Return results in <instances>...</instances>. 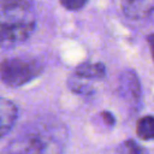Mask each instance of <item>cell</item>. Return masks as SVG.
I'll list each match as a JSON object with an SVG mask.
<instances>
[{"mask_svg":"<svg viewBox=\"0 0 154 154\" xmlns=\"http://www.w3.org/2000/svg\"><path fill=\"white\" fill-rule=\"evenodd\" d=\"M123 13L131 19H144L154 11V0H120Z\"/></svg>","mask_w":154,"mask_h":154,"instance_id":"4","label":"cell"},{"mask_svg":"<svg viewBox=\"0 0 154 154\" xmlns=\"http://www.w3.org/2000/svg\"><path fill=\"white\" fill-rule=\"evenodd\" d=\"M18 108L8 99L0 97V138L6 136L16 124Z\"/></svg>","mask_w":154,"mask_h":154,"instance_id":"5","label":"cell"},{"mask_svg":"<svg viewBox=\"0 0 154 154\" xmlns=\"http://www.w3.org/2000/svg\"><path fill=\"white\" fill-rule=\"evenodd\" d=\"M59 1L66 10L77 11V10H81L82 7H84L88 0H59Z\"/></svg>","mask_w":154,"mask_h":154,"instance_id":"8","label":"cell"},{"mask_svg":"<svg viewBox=\"0 0 154 154\" xmlns=\"http://www.w3.org/2000/svg\"><path fill=\"white\" fill-rule=\"evenodd\" d=\"M136 132L141 140L144 141L154 140V117L153 116L142 117L137 122Z\"/></svg>","mask_w":154,"mask_h":154,"instance_id":"7","label":"cell"},{"mask_svg":"<svg viewBox=\"0 0 154 154\" xmlns=\"http://www.w3.org/2000/svg\"><path fill=\"white\" fill-rule=\"evenodd\" d=\"M148 43H149V48H150V52H152V55H153V60H154V34L148 36Z\"/></svg>","mask_w":154,"mask_h":154,"instance_id":"9","label":"cell"},{"mask_svg":"<svg viewBox=\"0 0 154 154\" xmlns=\"http://www.w3.org/2000/svg\"><path fill=\"white\" fill-rule=\"evenodd\" d=\"M35 26V11L28 0H0V47L24 42Z\"/></svg>","mask_w":154,"mask_h":154,"instance_id":"1","label":"cell"},{"mask_svg":"<svg viewBox=\"0 0 154 154\" xmlns=\"http://www.w3.org/2000/svg\"><path fill=\"white\" fill-rule=\"evenodd\" d=\"M66 141L61 124H36L20 132L8 144L11 153H59Z\"/></svg>","mask_w":154,"mask_h":154,"instance_id":"2","label":"cell"},{"mask_svg":"<svg viewBox=\"0 0 154 154\" xmlns=\"http://www.w3.org/2000/svg\"><path fill=\"white\" fill-rule=\"evenodd\" d=\"M42 70V63L35 58H7L0 61V81L8 87L18 88L38 77Z\"/></svg>","mask_w":154,"mask_h":154,"instance_id":"3","label":"cell"},{"mask_svg":"<svg viewBox=\"0 0 154 154\" xmlns=\"http://www.w3.org/2000/svg\"><path fill=\"white\" fill-rule=\"evenodd\" d=\"M75 75L85 79H101L106 75V67L101 63H84L77 66Z\"/></svg>","mask_w":154,"mask_h":154,"instance_id":"6","label":"cell"}]
</instances>
